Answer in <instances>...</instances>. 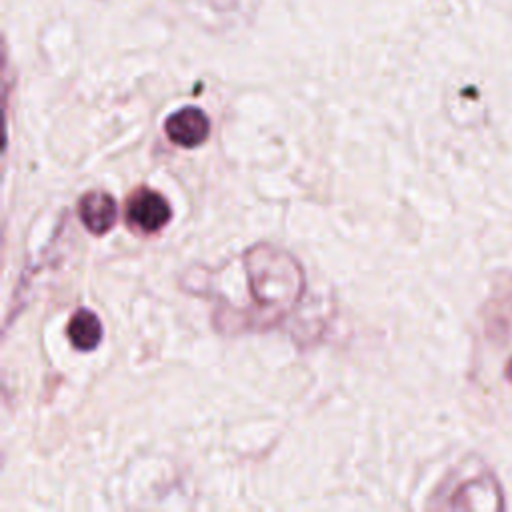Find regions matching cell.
Returning <instances> with one entry per match:
<instances>
[{"label": "cell", "instance_id": "cell-1", "mask_svg": "<svg viewBox=\"0 0 512 512\" xmlns=\"http://www.w3.org/2000/svg\"><path fill=\"white\" fill-rule=\"evenodd\" d=\"M172 218L168 200L150 188H138L126 200V220L132 228L144 234L158 232Z\"/></svg>", "mask_w": 512, "mask_h": 512}, {"label": "cell", "instance_id": "cell-2", "mask_svg": "<svg viewBox=\"0 0 512 512\" xmlns=\"http://www.w3.org/2000/svg\"><path fill=\"white\" fill-rule=\"evenodd\" d=\"M166 136L180 148H196L200 146L210 134V120L208 116L194 106L180 108L178 112L170 114L164 124Z\"/></svg>", "mask_w": 512, "mask_h": 512}, {"label": "cell", "instance_id": "cell-3", "mask_svg": "<svg viewBox=\"0 0 512 512\" xmlns=\"http://www.w3.org/2000/svg\"><path fill=\"white\" fill-rule=\"evenodd\" d=\"M78 214L88 232L102 236L114 226L118 208L110 194L88 192L82 196V200L78 204Z\"/></svg>", "mask_w": 512, "mask_h": 512}, {"label": "cell", "instance_id": "cell-5", "mask_svg": "<svg viewBox=\"0 0 512 512\" xmlns=\"http://www.w3.org/2000/svg\"><path fill=\"white\" fill-rule=\"evenodd\" d=\"M504 374H506V378L512 382V358L508 360V364H506V368H504Z\"/></svg>", "mask_w": 512, "mask_h": 512}, {"label": "cell", "instance_id": "cell-4", "mask_svg": "<svg viewBox=\"0 0 512 512\" xmlns=\"http://www.w3.org/2000/svg\"><path fill=\"white\" fill-rule=\"evenodd\" d=\"M68 340L76 350L88 352L94 350L102 340V324L98 316L88 308H78L68 322L66 328Z\"/></svg>", "mask_w": 512, "mask_h": 512}]
</instances>
